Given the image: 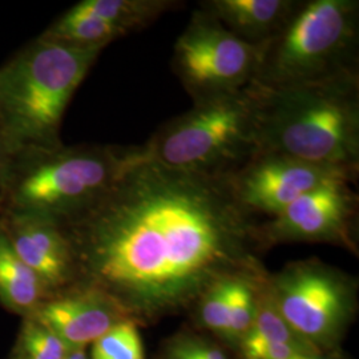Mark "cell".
Listing matches in <instances>:
<instances>
[{"label": "cell", "mask_w": 359, "mask_h": 359, "mask_svg": "<svg viewBox=\"0 0 359 359\" xmlns=\"http://www.w3.org/2000/svg\"><path fill=\"white\" fill-rule=\"evenodd\" d=\"M47 298L44 285L18 256L0 224V305L26 318Z\"/></svg>", "instance_id": "14"}, {"label": "cell", "mask_w": 359, "mask_h": 359, "mask_svg": "<svg viewBox=\"0 0 359 359\" xmlns=\"http://www.w3.org/2000/svg\"><path fill=\"white\" fill-rule=\"evenodd\" d=\"M358 172L311 164L283 154H257L226 177L237 203L249 215H280L297 198L334 181L354 182Z\"/></svg>", "instance_id": "9"}, {"label": "cell", "mask_w": 359, "mask_h": 359, "mask_svg": "<svg viewBox=\"0 0 359 359\" xmlns=\"http://www.w3.org/2000/svg\"><path fill=\"white\" fill-rule=\"evenodd\" d=\"M90 359H144L142 338L132 320L126 318L92 344Z\"/></svg>", "instance_id": "18"}, {"label": "cell", "mask_w": 359, "mask_h": 359, "mask_svg": "<svg viewBox=\"0 0 359 359\" xmlns=\"http://www.w3.org/2000/svg\"><path fill=\"white\" fill-rule=\"evenodd\" d=\"M257 62L258 48L197 7L175 43L172 69L194 104L248 87Z\"/></svg>", "instance_id": "7"}, {"label": "cell", "mask_w": 359, "mask_h": 359, "mask_svg": "<svg viewBox=\"0 0 359 359\" xmlns=\"http://www.w3.org/2000/svg\"><path fill=\"white\" fill-rule=\"evenodd\" d=\"M76 283L109 297L126 316L182 308L218 280L261 273L253 216L226 179L164 167L142 156L103 198L60 228Z\"/></svg>", "instance_id": "1"}, {"label": "cell", "mask_w": 359, "mask_h": 359, "mask_svg": "<svg viewBox=\"0 0 359 359\" xmlns=\"http://www.w3.org/2000/svg\"><path fill=\"white\" fill-rule=\"evenodd\" d=\"M126 35L128 34L121 28L72 7L52 23L40 38L72 47L103 50L116 39Z\"/></svg>", "instance_id": "16"}, {"label": "cell", "mask_w": 359, "mask_h": 359, "mask_svg": "<svg viewBox=\"0 0 359 359\" xmlns=\"http://www.w3.org/2000/svg\"><path fill=\"white\" fill-rule=\"evenodd\" d=\"M273 305L294 334L322 342L337 332L354 305V285L342 273L309 259L266 280Z\"/></svg>", "instance_id": "8"}, {"label": "cell", "mask_w": 359, "mask_h": 359, "mask_svg": "<svg viewBox=\"0 0 359 359\" xmlns=\"http://www.w3.org/2000/svg\"><path fill=\"white\" fill-rule=\"evenodd\" d=\"M84 359H90V358H87V357H86V358H84Z\"/></svg>", "instance_id": "26"}, {"label": "cell", "mask_w": 359, "mask_h": 359, "mask_svg": "<svg viewBox=\"0 0 359 359\" xmlns=\"http://www.w3.org/2000/svg\"><path fill=\"white\" fill-rule=\"evenodd\" d=\"M172 359H198L193 353L189 344H182L175 347L172 351Z\"/></svg>", "instance_id": "22"}, {"label": "cell", "mask_w": 359, "mask_h": 359, "mask_svg": "<svg viewBox=\"0 0 359 359\" xmlns=\"http://www.w3.org/2000/svg\"><path fill=\"white\" fill-rule=\"evenodd\" d=\"M358 196L350 182L334 181L297 198L258 226L262 241H330L351 245Z\"/></svg>", "instance_id": "10"}, {"label": "cell", "mask_w": 359, "mask_h": 359, "mask_svg": "<svg viewBox=\"0 0 359 359\" xmlns=\"http://www.w3.org/2000/svg\"><path fill=\"white\" fill-rule=\"evenodd\" d=\"M246 359H292L305 353L298 344H255L243 345Z\"/></svg>", "instance_id": "20"}, {"label": "cell", "mask_w": 359, "mask_h": 359, "mask_svg": "<svg viewBox=\"0 0 359 359\" xmlns=\"http://www.w3.org/2000/svg\"><path fill=\"white\" fill-rule=\"evenodd\" d=\"M181 4L175 0H83L74 8L103 19L129 34L152 25L163 13Z\"/></svg>", "instance_id": "15"}, {"label": "cell", "mask_w": 359, "mask_h": 359, "mask_svg": "<svg viewBox=\"0 0 359 359\" xmlns=\"http://www.w3.org/2000/svg\"><path fill=\"white\" fill-rule=\"evenodd\" d=\"M11 154H13V151L8 147V144L6 142V139L0 130V197L3 193V187H4V181L7 176V169H8V164L11 160Z\"/></svg>", "instance_id": "21"}, {"label": "cell", "mask_w": 359, "mask_h": 359, "mask_svg": "<svg viewBox=\"0 0 359 359\" xmlns=\"http://www.w3.org/2000/svg\"><path fill=\"white\" fill-rule=\"evenodd\" d=\"M299 0H205L198 8L215 16L236 38L259 48L274 38Z\"/></svg>", "instance_id": "13"}, {"label": "cell", "mask_w": 359, "mask_h": 359, "mask_svg": "<svg viewBox=\"0 0 359 359\" xmlns=\"http://www.w3.org/2000/svg\"><path fill=\"white\" fill-rule=\"evenodd\" d=\"M142 156V145H59L11 154L0 216L39 218L62 228L100 201Z\"/></svg>", "instance_id": "3"}, {"label": "cell", "mask_w": 359, "mask_h": 359, "mask_svg": "<svg viewBox=\"0 0 359 359\" xmlns=\"http://www.w3.org/2000/svg\"><path fill=\"white\" fill-rule=\"evenodd\" d=\"M292 359H320L316 358V357H313V355H310V354H306V353H301V354H297L295 357H293Z\"/></svg>", "instance_id": "24"}, {"label": "cell", "mask_w": 359, "mask_h": 359, "mask_svg": "<svg viewBox=\"0 0 359 359\" xmlns=\"http://www.w3.org/2000/svg\"><path fill=\"white\" fill-rule=\"evenodd\" d=\"M257 96V154L359 172V75Z\"/></svg>", "instance_id": "2"}, {"label": "cell", "mask_w": 359, "mask_h": 359, "mask_svg": "<svg viewBox=\"0 0 359 359\" xmlns=\"http://www.w3.org/2000/svg\"><path fill=\"white\" fill-rule=\"evenodd\" d=\"M102 51L39 36L0 67V130L13 152L63 144L65 109Z\"/></svg>", "instance_id": "4"}, {"label": "cell", "mask_w": 359, "mask_h": 359, "mask_svg": "<svg viewBox=\"0 0 359 359\" xmlns=\"http://www.w3.org/2000/svg\"><path fill=\"white\" fill-rule=\"evenodd\" d=\"M0 224L18 256L38 276L50 297L75 286L74 257L59 226L18 215L0 216Z\"/></svg>", "instance_id": "12"}, {"label": "cell", "mask_w": 359, "mask_h": 359, "mask_svg": "<svg viewBox=\"0 0 359 359\" xmlns=\"http://www.w3.org/2000/svg\"><path fill=\"white\" fill-rule=\"evenodd\" d=\"M359 75L358 0H299L283 29L258 48L250 84L283 88Z\"/></svg>", "instance_id": "5"}, {"label": "cell", "mask_w": 359, "mask_h": 359, "mask_svg": "<svg viewBox=\"0 0 359 359\" xmlns=\"http://www.w3.org/2000/svg\"><path fill=\"white\" fill-rule=\"evenodd\" d=\"M10 359H22V358H20V357H19V355H18V354H15V353H13V357H11V358H10Z\"/></svg>", "instance_id": "25"}, {"label": "cell", "mask_w": 359, "mask_h": 359, "mask_svg": "<svg viewBox=\"0 0 359 359\" xmlns=\"http://www.w3.org/2000/svg\"><path fill=\"white\" fill-rule=\"evenodd\" d=\"M86 357L87 355L84 348H75V350H71L65 359H84Z\"/></svg>", "instance_id": "23"}, {"label": "cell", "mask_w": 359, "mask_h": 359, "mask_svg": "<svg viewBox=\"0 0 359 359\" xmlns=\"http://www.w3.org/2000/svg\"><path fill=\"white\" fill-rule=\"evenodd\" d=\"M233 276V274H231ZM224 277L212 283L200 299V314L206 326L215 332L228 334L229 325V280Z\"/></svg>", "instance_id": "19"}, {"label": "cell", "mask_w": 359, "mask_h": 359, "mask_svg": "<svg viewBox=\"0 0 359 359\" xmlns=\"http://www.w3.org/2000/svg\"><path fill=\"white\" fill-rule=\"evenodd\" d=\"M29 317L47 326L71 350L93 344L127 318L109 297L86 286L51 295Z\"/></svg>", "instance_id": "11"}, {"label": "cell", "mask_w": 359, "mask_h": 359, "mask_svg": "<svg viewBox=\"0 0 359 359\" xmlns=\"http://www.w3.org/2000/svg\"><path fill=\"white\" fill-rule=\"evenodd\" d=\"M71 348L34 317L23 318L15 354L22 359H65Z\"/></svg>", "instance_id": "17"}, {"label": "cell", "mask_w": 359, "mask_h": 359, "mask_svg": "<svg viewBox=\"0 0 359 359\" xmlns=\"http://www.w3.org/2000/svg\"><path fill=\"white\" fill-rule=\"evenodd\" d=\"M142 148L144 158L164 167L226 179L257 154L255 88L193 104Z\"/></svg>", "instance_id": "6"}]
</instances>
